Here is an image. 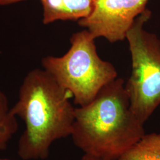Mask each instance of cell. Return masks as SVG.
<instances>
[{"mask_svg": "<svg viewBox=\"0 0 160 160\" xmlns=\"http://www.w3.org/2000/svg\"><path fill=\"white\" fill-rule=\"evenodd\" d=\"M0 160H5V159H0Z\"/></svg>", "mask_w": 160, "mask_h": 160, "instance_id": "11", "label": "cell"}, {"mask_svg": "<svg viewBox=\"0 0 160 160\" xmlns=\"http://www.w3.org/2000/svg\"><path fill=\"white\" fill-rule=\"evenodd\" d=\"M118 160H160V133H145Z\"/></svg>", "mask_w": 160, "mask_h": 160, "instance_id": "7", "label": "cell"}, {"mask_svg": "<svg viewBox=\"0 0 160 160\" xmlns=\"http://www.w3.org/2000/svg\"><path fill=\"white\" fill-rule=\"evenodd\" d=\"M43 7V23L59 20L79 21L92 13L96 0H40Z\"/></svg>", "mask_w": 160, "mask_h": 160, "instance_id": "6", "label": "cell"}, {"mask_svg": "<svg viewBox=\"0 0 160 160\" xmlns=\"http://www.w3.org/2000/svg\"><path fill=\"white\" fill-rule=\"evenodd\" d=\"M80 160H102L100 159H98L96 157H92L91 155H88L84 154L82 158L80 159Z\"/></svg>", "mask_w": 160, "mask_h": 160, "instance_id": "10", "label": "cell"}, {"mask_svg": "<svg viewBox=\"0 0 160 160\" xmlns=\"http://www.w3.org/2000/svg\"><path fill=\"white\" fill-rule=\"evenodd\" d=\"M95 39L86 29L76 32L63 56L42 60L43 69L72 93L78 106L91 102L104 87L118 78L113 64L99 57Z\"/></svg>", "mask_w": 160, "mask_h": 160, "instance_id": "3", "label": "cell"}, {"mask_svg": "<svg viewBox=\"0 0 160 160\" xmlns=\"http://www.w3.org/2000/svg\"><path fill=\"white\" fill-rule=\"evenodd\" d=\"M71 99L72 93L44 69H35L26 75L11 109L25 123L18 143L21 158L45 160L54 142L71 137L75 109Z\"/></svg>", "mask_w": 160, "mask_h": 160, "instance_id": "1", "label": "cell"}, {"mask_svg": "<svg viewBox=\"0 0 160 160\" xmlns=\"http://www.w3.org/2000/svg\"><path fill=\"white\" fill-rule=\"evenodd\" d=\"M145 133L131 109L124 80L117 78L91 102L75 108L71 137L84 154L118 160Z\"/></svg>", "mask_w": 160, "mask_h": 160, "instance_id": "2", "label": "cell"}, {"mask_svg": "<svg viewBox=\"0 0 160 160\" xmlns=\"http://www.w3.org/2000/svg\"><path fill=\"white\" fill-rule=\"evenodd\" d=\"M26 0H0V6H7Z\"/></svg>", "mask_w": 160, "mask_h": 160, "instance_id": "9", "label": "cell"}, {"mask_svg": "<svg viewBox=\"0 0 160 160\" xmlns=\"http://www.w3.org/2000/svg\"><path fill=\"white\" fill-rule=\"evenodd\" d=\"M148 1L96 0L91 14L78 23L96 39L103 38L110 43L123 41L135 20L147 9Z\"/></svg>", "mask_w": 160, "mask_h": 160, "instance_id": "5", "label": "cell"}, {"mask_svg": "<svg viewBox=\"0 0 160 160\" xmlns=\"http://www.w3.org/2000/svg\"><path fill=\"white\" fill-rule=\"evenodd\" d=\"M17 117L9 108L6 95L0 91V151L5 149L18 128Z\"/></svg>", "mask_w": 160, "mask_h": 160, "instance_id": "8", "label": "cell"}, {"mask_svg": "<svg viewBox=\"0 0 160 160\" xmlns=\"http://www.w3.org/2000/svg\"><path fill=\"white\" fill-rule=\"evenodd\" d=\"M151 16L147 8L128 31L131 74L125 83L131 109L143 125L160 105V40L145 29Z\"/></svg>", "mask_w": 160, "mask_h": 160, "instance_id": "4", "label": "cell"}]
</instances>
